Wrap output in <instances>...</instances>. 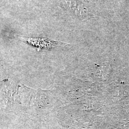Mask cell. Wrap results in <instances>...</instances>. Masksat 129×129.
I'll return each instance as SVG.
<instances>
[]
</instances>
